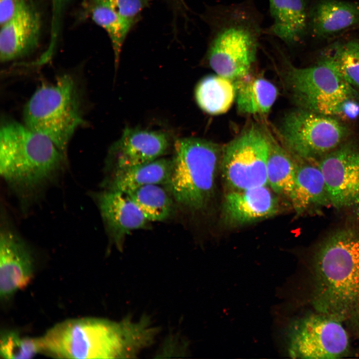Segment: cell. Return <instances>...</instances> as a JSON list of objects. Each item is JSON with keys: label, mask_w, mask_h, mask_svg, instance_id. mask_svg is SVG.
<instances>
[{"label": "cell", "mask_w": 359, "mask_h": 359, "mask_svg": "<svg viewBox=\"0 0 359 359\" xmlns=\"http://www.w3.org/2000/svg\"><path fill=\"white\" fill-rule=\"evenodd\" d=\"M314 302L340 320L359 317V219L337 228L314 255Z\"/></svg>", "instance_id": "1"}, {"label": "cell", "mask_w": 359, "mask_h": 359, "mask_svg": "<svg viewBox=\"0 0 359 359\" xmlns=\"http://www.w3.org/2000/svg\"><path fill=\"white\" fill-rule=\"evenodd\" d=\"M144 321L115 323L96 318L69 319L41 337L43 353L60 359H111L134 355L150 343Z\"/></svg>", "instance_id": "2"}, {"label": "cell", "mask_w": 359, "mask_h": 359, "mask_svg": "<svg viewBox=\"0 0 359 359\" xmlns=\"http://www.w3.org/2000/svg\"><path fill=\"white\" fill-rule=\"evenodd\" d=\"M205 60L217 75L232 80L247 77L256 60L262 17L251 0L210 8Z\"/></svg>", "instance_id": "3"}, {"label": "cell", "mask_w": 359, "mask_h": 359, "mask_svg": "<svg viewBox=\"0 0 359 359\" xmlns=\"http://www.w3.org/2000/svg\"><path fill=\"white\" fill-rule=\"evenodd\" d=\"M47 137L6 120L0 130V173L10 185L33 190L51 180L66 160Z\"/></svg>", "instance_id": "4"}, {"label": "cell", "mask_w": 359, "mask_h": 359, "mask_svg": "<svg viewBox=\"0 0 359 359\" xmlns=\"http://www.w3.org/2000/svg\"><path fill=\"white\" fill-rule=\"evenodd\" d=\"M222 149L211 142L195 138L176 140L167 187L177 202L197 212L213 196Z\"/></svg>", "instance_id": "5"}, {"label": "cell", "mask_w": 359, "mask_h": 359, "mask_svg": "<svg viewBox=\"0 0 359 359\" xmlns=\"http://www.w3.org/2000/svg\"><path fill=\"white\" fill-rule=\"evenodd\" d=\"M23 116L26 127L48 138L66 157L72 136L84 123L75 80L63 74L42 84L25 104Z\"/></svg>", "instance_id": "6"}, {"label": "cell", "mask_w": 359, "mask_h": 359, "mask_svg": "<svg viewBox=\"0 0 359 359\" xmlns=\"http://www.w3.org/2000/svg\"><path fill=\"white\" fill-rule=\"evenodd\" d=\"M279 132L294 158L313 162L342 144L349 134L338 119L303 108L285 116Z\"/></svg>", "instance_id": "7"}, {"label": "cell", "mask_w": 359, "mask_h": 359, "mask_svg": "<svg viewBox=\"0 0 359 359\" xmlns=\"http://www.w3.org/2000/svg\"><path fill=\"white\" fill-rule=\"evenodd\" d=\"M269 135L251 128L222 149L220 168L228 191L268 185Z\"/></svg>", "instance_id": "8"}, {"label": "cell", "mask_w": 359, "mask_h": 359, "mask_svg": "<svg viewBox=\"0 0 359 359\" xmlns=\"http://www.w3.org/2000/svg\"><path fill=\"white\" fill-rule=\"evenodd\" d=\"M289 338V353L294 358L338 359L349 349V336L341 320L320 313L294 323Z\"/></svg>", "instance_id": "9"}, {"label": "cell", "mask_w": 359, "mask_h": 359, "mask_svg": "<svg viewBox=\"0 0 359 359\" xmlns=\"http://www.w3.org/2000/svg\"><path fill=\"white\" fill-rule=\"evenodd\" d=\"M286 76L294 100L305 109L309 110L314 104L333 97L357 95L355 89L326 55L310 67L297 68L290 64Z\"/></svg>", "instance_id": "10"}, {"label": "cell", "mask_w": 359, "mask_h": 359, "mask_svg": "<svg viewBox=\"0 0 359 359\" xmlns=\"http://www.w3.org/2000/svg\"><path fill=\"white\" fill-rule=\"evenodd\" d=\"M331 205L338 209L359 205V144H342L317 162Z\"/></svg>", "instance_id": "11"}, {"label": "cell", "mask_w": 359, "mask_h": 359, "mask_svg": "<svg viewBox=\"0 0 359 359\" xmlns=\"http://www.w3.org/2000/svg\"><path fill=\"white\" fill-rule=\"evenodd\" d=\"M169 146L165 133L126 128L108 151L107 174L153 161L164 154Z\"/></svg>", "instance_id": "12"}, {"label": "cell", "mask_w": 359, "mask_h": 359, "mask_svg": "<svg viewBox=\"0 0 359 359\" xmlns=\"http://www.w3.org/2000/svg\"><path fill=\"white\" fill-rule=\"evenodd\" d=\"M276 195L268 185L228 191L222 203V221L234 227L274 216L279 210Z\"/></svg>", "instance_id": "13"}, {"label": "cell", "mask_w": 359, "mask_h": 359, "mask_svg": "<svg viewBox=\"0 0 359 359\" xmlns=\"http://www.w3.org/2000/svg\"><path fill=\"white\" fill-rule=\"evenodd\" d=\"M95 198L108 235L119 250L131 231L149 227L150 221L125 193L104 190Z\"/></svg>", "instance_id": "14"}, {"label": "cell", "mask_w": 359, "mask_h": 359, "mask_svg": "<svg viewBox=\"0 0 359 359\" xmlns=\"http://www.w3.org/2000/svg\"><path fill=\"white\" fill-rule=\"evenodd\" d=\"M32 259L28 247L14 232L3 229L0 237V295L8 298L30 282Z\"/></svg>", "instance_id": "15"}, {"label": "cell", "mask_w": 359, "mask_h": 359, "mask_svg": "<svg viewBox=\"0 0 359 359\" xmlns=\"http://www.w3.org/2000/svg\"><path fill=\"white\" fill-rule=\"evenodd\" d=\"M0 60L8 62L34 51L39 41L41 19L30 3L0 25Z\"/></svg>", "instance_id": "16"}, {"label": "cell", "mask_w": 359, "mask_h": 359, "mask_svg": "<svg viewBox=\"0 0 359 359\" xmlns=\"http://www.w3.org/2000/svg\"><path fill=\"white\" fill-rule=\"evenodd\" d=\"M293 158L296 179L289 201L297 214L331 205L325 180L317 163Z\"/></svg>", "instance_id": "17"}, {"label": "cell", "mask_w": 359, "mask_h": 359, "mask_svg": "<svg viewBox=\"0 0 359 359\" xmlns=\"http://www.w3.org/2000/svg\"><path fill=\"white\" fill-rule=\"evenodd\" d=\"M272 24L263 33L274 36L288 46L300 42L307 27L305 0H268Z\"/></svg>", "instance_id": "18"}, {"label": "cell", "mask_w": 359, "mask_h": 359, "mask_svg": "<svg viewBox=\"0 0 359 359\" xmlns=\"http://www.w3.org/2000/svg\"><path fill=\"white\" fill-rule=\"evenodd\" d=\"M171 160L157 159L153 161L107 174L102 183L104 190L127 193L144 185H167Z\"/></svg>", "instance_id": "19"}, {"label": "cell", "mask_w": 359, "mask_h": 359, "mask_svg": "<svg viewBox=\"0 0 359 359\" xmlns=\"http://www.w3.org/2000/svg\"><path fill=\"white\" fill-rule=\"evenodd\" d=\"M359 24V4L337 0H322L310 15L313 34L319 37L332 35Z\"/></svg>", "instance_id": "20"}, {"label": "cell", "mask_w": 359, "mask_h": 359, "mask_svg": "<svg viewBox=\"0 0 359 359\" xmlns=\"http://www.w3.org/2000/svg\"><path fill=\"white\" fill-rule=\"evenodd\" d=\"M269 140L266 165L267 185L277 195L290 200L295 183V160L286 149L270 135Z\"/></svg>", "instance_id": "21"}, {"label": "cell", "mask_w": 359, "mask_h": 359, "mask_svg": "<svg viewBox=\"0 0 359 359\" xmlns=\"http://www.w3.org/2000/svg\"><path fill=\"white\" fill-rule=\"evenodd\" d=\"M84 12L107 32L111 40L117 68L121 50L129 33L120 16L114 0H84Z\"/></svg>", "instance_id": "22"}, {"label": "cell", "mask_w": 359, "mask_h": 359, "mask_svg": "<svg viewBox=\"0 0 359 359\" xmlns=\"http://www.w3.org/2000/svg\"><path fill=\"white\" fill-rule=\"evenodd\" d=\"M235 84L237 109L243 114L268 113L277 96L276 87L263 78L246 77L236 80Z\"/></svg>", "instance_id": "23"}, {"label": "cell", "mask_w": 359, "mask_h": 359, "mask_svg": "<svg viewBox=\"0 0 359 359\" xmlns=\"http://www.w3.org/2000/svg\"><path fill=\"white\" fill-rule=\"evenodd\" d=\"M195 96L203 111L211 115L221 114L229 109L235 98V84L220 75H209L197 84Z\"/></svg>", "instance_id": "24"}, {"label": "cell", "mask_w": 359, "mask_h": 359, "mask_svg": "<svg viewBox=\"0 0 359 359\" xmlns=\"http://www.w3.org/2000/svg\"><path fill=\"white\" fill-rule=\"evenodd\" d=\"M125 194L149 221H164L173 211L172 198L161 185L148 184Z\"/></svg>", "instance_id": "25"}, {"label": "cell", "mask_w": 359, "mask_h": 359, "mask_svg": "<svg viewBox=\"0 0 359 359\" xmlns=\"http://www.w3.org/2000/svg\"><path fill=\"white\" fill-rule=\"evenodd\" d=\"M343 78L354 89H359V42L352 40L336 44L326 54Z\"/></svg>", "instance_id": "26"}, {"label": "cell", "mask_w": 359, "mask_h": 359, "mask_svg": "<svg viewBox=\"0 0 359 359\" xmlns=\"http://www.w3.org/2000/svg\"><path fill=\"white\" fill-rule=\"evenodd\" d=\"M43 353L41 338L21 337L14 331L1 332L0 355L8 359H29Z\"/></svg>", "instance_id": "27"}, {"label": "cell", "mask_w": 359, "mask_h": 359, "mask_svg": "<svg viewBox=\"0 0 359 359\" xmlns=\"http://www.w3.org/2000/svg\"><path fill=\"white\" fill-rule=\"evenodd\" d=\"M308 110L338 120L351 121L359 116V102L357 95L338 96L318 102Z\"/></svg>", "instance_id": "28"}, {"label": "cell", "mask_w": 359, "mask_h": 359, "mask_svg": "<svg viewBox=\"0 0 359 359\" xmlns=\"http://www.w3.org/2000/svg\"><path fill=\"white\" fill-rule=\"evenodd\" d=\"M116 7L128 31L140 20L142 12L149 4V0H114Z\"/></svg>", "instance_id": "29"}, {"label": "cell", "mask_w": 359, "mask_h": 359, "mask_svg": "<svg viewBox=\"0 0 359 359\" xmlns=\"http://www.w3.org/2000/svg\"><path fill=\"white\" fill-rule=\"evenodd\" d=\"M29 2L27 0H0V24L6 22Z\"/></svg>", "instance_id": "30"}, {"label": "cell", "mask_w": 359, "mask_h": 359, "mask_svg": "<svg viewBox=\"0 0 359 359\" xmlns=\"http://www.w3.org/2000/svg\"><path fill=\"white\" fill-rule=\"evenodd\" d=\"M169 1L172 3L173 5L177 8L180 9V7L182 8V6L184 5L183 2V0H168Z\"/></svg>", "instance_id": "31"}, {"label": "cell", "mask_w": 359, "mask_h": 359, "mask_svg": "<svg viewBox=\"0 0 359 359\" xmlns=\"http://www.w3.org/2000/svg\"><path fill=\"white\" fill-rule=\"evenodd\" d=\"M68 0H51V3L54 5L59 6L65 3Z\"/></svg>", "instance_id": "32"}]
</instances>
